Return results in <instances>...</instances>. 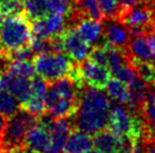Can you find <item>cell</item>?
<instances>
[{"label":"cell","mask_w":155,"mask_h":153,"mask_svg":"<svg viewBox=\"0 0 155 153\" xmlns=\"http://www.w3.org/2000/svg\"><path fill=\"white\" fill-rule=\"evenodd\" d=\"M32 26L24 13L0 16V50L10 52L30 46Z\"/></svg>","instance_id":"cell-3"},{"label":"cell","mask_w":155,"mask_h":153,"mask_svg":"<svg viewBox=\"0 0 155 153\" xmlns=\"http://www.w3.org/2000/svg\"><path fill=\"white\" fill-rule=\"evenodd\" d=\"M142 153H155V136L142 137Z\"/></svg>","instance_id":"cell-26"},{"label":"cell","mask_w":155,"mask_h":153,"mask_svg":"<svg viewBox=\"0 0 155 153\" xmlns=\"http://www.w3.org/2000/svg\"><path fill=\"white\" fill-rule=\"evenodd\" d=\"M19 1H21V2H24V1H25V0H19Z\"/></svg>","instance_id":"cell-31"},{"label":"cell","mask_w":155,"mask_h":153,"mask_svg":"<svg viewBox=\"0 0 155 153\" xmlns=\"http://www.w3.org/2000/svg\"><path fill=\"white\" fill-rule=\"evenodd\" d=\"M38 120L39 117L19 108L16 114L7 118L1 150L5 153H8L24 148L26 135L31 128L38 123Z\"/></svg>","instance_id":"cell-4"},{"label":"cell","mask_w":155,"mask_h":153,"mask_svg":"<svg viewBox=\"0 0 155 153\" xmlns=\"http://www.w3.org/2000/svg\"><path fill=\"white\" fill-rule=\"evenodd\" d=\"M23 13L30 21L42 18L49 14L44 0H25L23 2Z\"/></svg>","instance_id":"cell-20"},{"label":"cell","mask_w":155,"mask_h":153,"mask_svg":"<svg viewBox=\"0 0 155 153\" xmlns=\"http://www.w3.org/2000/svg\"><path fill=\"white\" fill-rule=\"evenodd\" d=\"M31 26H32V36L33 37H59L68 28L67 15L54 13L48 14L44 17L31 21Z\"/></svg>","instance_id":"cell-7"},{"label":"cell","mask_w":155,"mask_h":153,"mask_svg":"<svg viewBox=\"0 0 155 153\" xmlns=\"http://www.w3.org/2000/svg\"><path fill=\"white\" fill-rule=\"evenodd\" d=\"M97 4L103 16V20H118L122 8V5L119 2V0H97Z\"/></svg>","instance_id":"cell-23"},{"label":"cell","mask_w":155,"mask_h":153,"mask_svg":"<svg viewBox=\"0 0 155 153\" xmlns=\"http://www.w3.org/2000/svg\"><path fill=\"white\" fill-rule=\"evenodd\" d=\"M4 153H5V152H4Z\"/></svg>","instance_id":"cell-32"},{"label":"cell","mask_w":155,"mask_h":153,"mask_svg":"<svg viewBox=\"0 0 155 153\" xmlns=\"http://www.w3.org/2000/svg\"><path fill=\"white\" fill-rule=\"evenodd\" d=\"M50 143V133L40 120L31 128L25 139V148L33 153H44Z\"/></svg>","instance_id":"cell-13"},{"label":"cell","mask_w":155,"mask_h":153,"mask_svg":"<svg viewBox=\"0 0 155 153\" xmlns=\"http://www.w3.org/2000/svg\"><path fill=\"white\" fill-rule=\"evenodd\" d=\"M103 23V37L104 41L113 47L125 51L128 43L133 37L131 30L121 21L117 19L102 20Z\"/></svg>","instance_id":"cell-10"},{"label":"cell","mask_w":155,"mask_h":153,"mask_svg":"<svg viewBox=\"0 0 155 153\" xmlns=\"http://www.w3.org/2000/svg\"><path fill=\"white\" fill-rule=\"evenodd\" d=\"M93 148V137L78 130H71L66 140L64 153H84Z\"/></svg>","instance_id":"cell-17"},{"label":"cell","mask_w":155,"mask_h":153,"mask_svg":"<svg viewBox=\"0 0 155 153\" xmlns=\"http://www.w3.org/2000/svg\"><path fill=\"white\" fill-rule=\"evenodd\" d=\"M84 87L69 76H64L48 83L45 113L54 118L71 117L78 106Z\"/></svg>","instance_id":"cell-2"},{"label":"cell","mask_w":155,"mask_h":153,"mask_svg":"<svg viewBox=\"0 0 155 153\" xmlns=\"http://www.w3.org/2000/svg\"><path fill=\"white\" fill-rule=\"evenodd\" d=\"M111 101L102 89L85 86L70 118L73 128L93 135L108 126Z\"/></svg>","instance_id":"cell-1"},{"label":"cell","mask_w":155,"mask_h":153,"mask_svg":"<svg viewBox=\"0 0 155 153\" xmlns=\"http://www.w3.org/2000/svg\"><path fill=\"white\" fill-rule=\"evenodd\" d=\"M35 73L48 83L68 76L76 62L64 52H49L36 54L32 60Z\"/></svg>","instance_id":"cell-5"},{"label":"cell","mask_w":155,"mask_h":153,"mask_svg":"<svg viewBox=\"0 0 155 153\" xmlns=\"http://www.w3.org/2000/svg\"><path fill=\"white\" fill-rule=\"evenodd\" d=\"M110 72H111V76L125 82L126 85H129L130 82L137 76V73L135 71V69L129 63L120 64L116 68L111 69Z\"/></svg>","instance_id":"cell-24"},{"label":"cell","mask_w":155,"mask_h":153,"mask_svg":"<svg viewBox=\"0 0 155 153\" xmlns=\"http://www.w3.org/2000/svg\"><path fill=\"white\" fill-rule=\"evenodd\" d=\"M79 36L90 44L91 46L103 45L105 41L103 37V23L91 18H83L74 27Z\"/></svg>","instance_id":"cell-11"},{"label":"cell","mask_w":155,"mask_h":153,"mask_svg":"<svg viewBox=\"0 0 155 153\" xmlns=\"http://www.w3.org/2000/svg\"><path fill=\"white\" fill-rule=\"evenodd\" d=\"M93 146L102 153H122V136L103 128L93 134Z\"/></svg>","instance_id":"cell-16"},{"label":"cell","mask_w":155,"mask_h":153,"mask_svg":"<svg viewBox=\"0 0 155 153\" xmlns=\"http://www.w3.org/2000/svg\"><path fill=\"white\" fill-rule=\"evenodd\" d=\"M140 116L144 127L142 137L155 136V85H148Z\"/></svg>","instance_id":"cell-14"},{"label":"cell","mask_w":155,"mask_h":153,"mask_svg":"<svg viewBox=\"0 0 155 153\" xmlns=\"http://www.w3.org/2000/svg\"><path fill=\"white\" fill-rule=\"evenodd\" d=\"M147 35L148 34H138L134 35L131 37L125 50L128 60H137L142 62L152 63L151 47Z\"/></svg>","instance_id":"cell-15"},{"label":"cell","mask_w":155,"mask_h":153,"mask_svg":"<svg viewBox=\"0 0 155 153\" xmlns=\"http://www.w3.org/2000/svg\"><path fill=\"white\" fill-rule=\"evenodd\" d=\"M48 90V82L41 76L35 74L31 79V95L28 99L21 105V108L31 114L40 117L45 111V95Z\"/></svg>","instance_id":"cell-9"},{"label":"cell","mask_w":155,"mask_h":153,"mask_svg":"<svg viewBox=\"0 0 155 153\" xmlns=\"http://www.w3.org/2000/svg\"><path fill=\"white\" fill-rule=\"evenodd\" d=\"M6 122H7V118L5 116H2V115H0V149H1V143H2V136H4Z\"/></svg>","instance_id":"cell-28"},{"label":"cell","mask_w":155,"mask_h":153,"mask_svg":"<svg viewBox=\"0 0 155 153\" xmlns=\"http://www.w3.org/2000/svg\"><path fill=\"white\" fill-rule=\"evenodd\" d=\"M10 1H13V0H0V6L1 5H5V4H8Z\"/></svg>","instance_id":"cell-30"},{"label":"cell","mask_w":155,"mask_h":153,"mask_svg":"<svg viewBox=\"0 0 155 153\" xmlns=\"http://www.w3.org/2000/svg\"><path fill=\"white\" fill-rule=\"evenodd\" d=\"M7 72L24 78L32 79L35 76L34 65L31 61H21V60H12L9 67L7 69Z\"/></svg>","instance_id":"cell-22"},{"label":"cell","mask_w":155,"mask_h":153,"mask_svg":"<svg viewBox=\"0 0 155 153\" xmlns=\"http://www.w3.org/2000/svg\"><path fill=\"white\" fill-rule=\"evenodd\" d=\"M104 89L107 90L105 94L108 95L110 99L119 104L127 105V102L129 100V89H128V85H126L125 82L111 76L107 82Z\"/></svg>","instance_id":"cell-18"},{"label":"cell","mask_w":155,"mask_h":153,"mask_svg":"<svg viewBox=\"0 0 155 153\" xmlns=\"http://www.w3.org/2000/svg\"><path fill=\"white\" fill-rule=\"evenodd\" d=\"M129 64L135 69L138 76L148 85H155V65L150 62H142L137 60H129Z\"/></svg>","instance_id":"cell-21"},{"label":"cell","mask_w":155,"mask_h":153,"mask_svg":"<svg viewBox=\"0 0 155 153\" xmlns=\"http://www.w3.org/2000/svg\"><path fill=\"white\" fill-rule=\"evenodd\" d=\"M49 14H61L68 15L73 8L74 0H44Z\"/></svg>","instance_id":"cell-25"},{"label":"cell","mask_w":155,"mask_h":153,"mask_svg":"<svg viewBox=\"0 0 155 153\" xmlns=\"http://www.w3.org/2000/svg\"><path fill=\"white\" fill-rule=\"evenodd\" d=\"M147 36H148V42H150V47H151L152 64L155 65V30L151 32Z\"/></svg>","instance_id":"cell-27"},{"label":"cell","mask_w":155,"mask_h":153,"mask_svg":"<svg viewBox=\"0 0 155 153\" xmlns=\"http://www.w3.org/2000/svg\"><path fill=\"white\" fill-rule=\"evenodd\" d=\"M62 52L73 60L79 63L88 58L92 46L83 39L74 27H69L60 35Z\"/></svg>","instance_id":"cell-8"},{"label":"cell","mask_w":155,"mask_h":153,"mask_svg":"<svg viewBox=\"0 0 155 153\" xmlns=\"http://www.w3.org/2000/svg\"><path fill=\"white\" fill-rule=\"evenodd\" d=\"M107 128L117 135L133 139H142L144 132L142 116L133 113L126 105L119 102L110 108Z\"/></svg>","instance_id":"cell-6"},{"label":"cell","mask_w":155,"mask_h":153,"mask_svg":"<svg viewBox=\"0 0 155 153\" xmlns=\"http://www.w3.org/2000/svg\"><path fill=\"white\" fill-rule=\"evenodd\" d=\"M1 79L5 88L17 99L19 105L24 104L28 99L31 95V79L16 76L7 71L1 74Z\"/></svg>","instance_id":"cell-12"},{"label":"cell","mask_w":155,"mask_h":153,"mask_svg":"<svg viewBox=\"0 0 155 153\" xmlns=\"http://www.w3.org/2000/svg\"><path fill=\"white\" fill-rule=\"evenodd\" d=\"M21 105L16 98L6 88H0V115L8 118L16 114Z\"/></svg>","instance_id":"cell-19"},{"label":"cell","mask_w":155,"mask_h":153,"mask_svg":"<svg viewBox=\"0 0 155 153\" xmlns=\"http://www.w3.org/2000/svg\"><path fill=\"white\" fill-rule=\"evenodd\" d=\"M84 153H102L101 151H99L97 149H90V150H87L86 152H84Z\"/></svg>","instance_id":"cell-29"}]
</instances>
